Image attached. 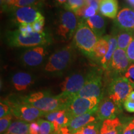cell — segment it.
<instances>
[{
	"label": "cell",
	"instance_id": "52a82bcc",
	"mask_svg": "<svg viewBox=\"0 0 134 134\" xmlns=\"http://www.w3.org/2000/svg\"><path fill=\"white\" fill-rule=\"evenodd\" d=\"M11 108V114L18 120L27 122H32L37 119L44 117L46 113H43L22 99L20 101H9L8 103Z\"/></svg>",
	"mask_w": 134,
	"mask_h": 134
},
{
	"label": "cell",
	"instance_id": "603a6c76",
	"mask_svg": "<svg viewBox=\"0 0 134 134\" xmlns=\"http://www.w3.org/2000/svg\"><path fill=\"white\" fill-rule=\"evenodd\" d=\"M116 38L118 48L126 50L130 42L134 38L133 32L121 30L117 34Z\"/></svg>",
	"mask_w": 134,
	"mask_h": 134
},
{
	"label": "cell",
	"instance_id": "5b68a950",
	"mask_svg": "<svg viewBox=\"0 0 134 134\" xmlns=\"http://www.w3.org/2000/svg\"><path fill=\"white\" fill-rule=\"evenodd\" d=\"M48 38L46 33L33 32L26 36L22 35L19 31H16L9 34L8 42L11 46L23 47H35L48 43Z\"/></svg>",
	"mask_w": 134,
	"mask_h": 134
},
{
	"label": "cell",
	"instance_id": "cb8c5ba5",
	"mask_svg": "<svg viewBox=\"0 0 134 134\" xmlns=\"http://www.w3.org/2000/svg\"><path fill=\"white\" fill-rule=\"evenodd\" d=\"M109 44L104 37L99 38L95 45L93 50V56L98 59L101 60L108 53Z\"/></svg>",
	"mask_w": 134,
	"mask_h": 134
},
{
	"label": "cell",
	"instance_id": "1f68e13d",
	"mask_svg": "<svg viewBox=\"0 0 134 134\" xmlns=\"http://www.w3.org/2000/svg\"><path fill=\"white\" fill-rule=\"evenodd\" d=\"M18 31H19V32L24 36H27V35L30 34L34 32L32 24H20L19 30H18Z\"/></svg>",
	"mask_w": 134,
	"mask_h": 134
},
{
	"label": "cell",
	"instance_id": "60d3db41",
	"mask_svg": "<svg viewBox=\"0 0 134 134\" xmlns=\"http://www.w3.org/2000/svg\"><path fill=\"white\" fill-rule=\"evenodd\" d=\"M133 124H132V122L130 124H129L128 125H127L123 129L121 134H133L132 133V130H133Z\"/></svg>",
	"mask_w": 134,
	"mask_h": 134
},
{
	"label": "cell",
	"instance_id": "836d02e7",
	"mask_svg": "<svg viewBox=\"0 0 134 134\" xmlns=\"http://www.w3.org/2000/svg\"><path fill=\"white\" fill-rule=\"evenodd\" d=\"M62 112V110H57V111L50 112V113L46 114V115H44V117L48 121L53 122L57 118H58L60 116Z\"/></svg>",
	"mask_w": 134,
	"mask_h": 134
},
{
	"label": "cell",
	"instance_id": "6da1fadb",
	"mask_svg": "<svg viewBox=\"0 0 134 134\" xmlns=\"http://www.w3.org/2000/svg\"><path fill=\"white\" fill-rule=\"evenodd\" d=\"M72 99L61 93L57 96H52L47 92L43 91L34 93L23 98L26 103L46 114L57 110H66Z\"/></svg>",
	"mask_w": 134,
	"mask_h": 134
},
{
	"label": "cell",
	"instance_id": "9c48e42d",
	"mask_svg": "<svg viewBox=\"0 0 134 134\" xmlns=\"http://www.w3.org/2000/svg\"><path fill=\"white\" fill-rule=\"evenodd\" d=\"M78 19L74 13L66 11L61 14L57 28L58 35L65 40H69L75 35L78 27Z\"/></svg>",
	"mask_w": 134,
	"mask_h": 134
},
{
	"label": "cell",
	"instance_id": "7c38bea8",
	"mask_svg": "<svg viewBox=\"0 0 134 134\" xmlns=\"http://www.w3.org/2000/svg\"><path fill=\"white\" fill-rule=\"evenodd\" d=\"M14 15L16 21L20 24H32L43 17L34 6L17 8L15 9Z\"/></svg>",
	"mask_w": 134,
	"mask_h": 134
},
{
	"label": "cell",
	"instance_id": "f6af8a7d",
	"mask_svg": "<svg viewBox=\"0 0 134 134\" xmlns=\"http://www.w3.org/2000/svg\"><path fill=\"white\" fill-rule=\"evenodd\" d=\"M132 124H133V130H132V133H133V134H134V120H133V121H132Z\"/></svg>",
	"mask_w": 134,
	"mask_h": 134
},
{
	"label": "cell",
	"instance_id": "d590c367",
	"mask_svg": "<svg viewBox=\"0 0 134 134\" xmlns=\"http://www.w3.org/2000/svg\"><path fill=\"white\" fill-rule=\"evenodd\" d=\"M97 12H98V11H97L94 8L86 4V9H85L84 18L86 19H88V18H91V17L95 16V15L96 14Z\"/></svg>",
	"mask_w": 134,
	"mask_h": 134
},
{
	"label": "cell",
	"instance_id": "2e32d148",
	"mask_svg": "<svg viewBox=\"0 0 134 134\" xmlns=\"http://www.w3.org/2000/svg\"><path fill=\"white\" fill-rule=\"evenodd\" d=\"M117 106L116 104L109 98L104 99L99 103L97 109L96 114L98 119L104 121L105 120L116 118L115 114Z\"/></svg>",
	"mask_w": 134,
	"mask_h": 134
},
{
	"label": "cell",
	"instance_id": "ffe728a7",
	"mask_svg": "<svg viewBox=\"0 0 134 134\" xmlns=\"http://www.w3.org/2000/svg\"><path fill=\"white\" fill-rule=\"evenodd\" d=\"M86 23L91 29L96 34L99 38L104 33L105 23L104 18L99 14L88 18L86 20Z\"/></svg>",
	"mask_w": 134,
	"mask_h": 134
},
{
	"label": "cell",
	"instance_id": "8fae6325",
	"mask_svg": "<svg viewBox=\"0 0 134 134\" xmlns=\"http://www.w3.org/2000/svg\"><path fill=\"white\" fill-rule=\"evenodd\" d=\"M93 113H87L74 117L70 120L66 126L60 130L61 134H75L83 127L96 120Z\"/></svg>",
	"mask_w": 134,
	"mask_h": 134
},
{
	"label": "cell",
	"instance_id": "83f0119b",
	"mask_svg": "<svg viewBox=\"0 0 134 134\" xmlns=\"http://www.w3.org/2000/svg\"><path fill=\"white\" fill-rule=\"evenodd\" d=\"M99 124L98 123L91 122L83 127L75 134H99L100 130H99Z\"/></svg>",
	"mask_w": 134,
	"mask_h": 134
},
{
	"label": "cell",
	"instance_id": "ab89813d",
	"mask_svg": "<svg viewBox=\"0 0 134 134\" xmlns=\"http://www.w3.org/2000/svg\"><path fill=\"white\" fill-rule=\"evenodd\" d=\"M86 4L94 8L98 11L99 6V0H89L86 1Z\"/></svg>",
	"mask_w": 134,
	"mask_h": 134
},
{
	"label": "cell",
	"instance_id": "ee69618b",
	"mask_svg": "<svg viewBox=\"0 0 134 134\" xmlns=\"http://www.w3.org/2000/svg\"><path fill=\"white\" fill-rule=\"evenodd\" d=\"M128 1L131 4H133L134 5V0H128Z\"/></svg>",
	"mask_w": 134,
	"mask_h": 134
},
{
	"label": "cell",
	"instance_id": "4dcf8cb0",
	"mask_svg": "<svg viewBox=\"0 0 134 134\" xmlns=\"http://www.w3.org/2000/svg\"><path fill=\"white\" fill-rule=\"evenodd\" d=\"M45 24V19L44 18L42 17L41 19H39L37 21L35 22L34 23H33L32 24V26L34 32H38V33H42L43 32V26H44Z\"/></svg>",
	"mask_w": 134,
	"mask_h": 134
},
{
	"label": "cell",
	"instance_id": "484cf974",
	"mask_svg": "<svg viewBox=\"0 0 134 134\" xmlns=\"http://www.w3.org/2000/svg\"><path fill=\"white\" fill-rule=\"evenodd\" d=\"M37 122L40 127V134H53L54 133V126L52 122L41 119H38Z\"/></svg>",
	"mask_w": 134,
	"mask_h": 134
},
{
	"label": "cell",
	"instance_id": "f546056e",
	"mask_svg": "<svg viewBox=\"0 0 134 134\" xmlns=\"http://www.w3.org/2000/svg\"><path fill=\"white\" fill-rule=\"evenodd\" d=\"M41 0H14L13 6L16 8L26 7V6H33L37 4Z\"/></svg>",
	"mask_w": 134,
	"mask_h": 134
},
{
	"label": "cell",
	"instance_id": "f35d334b",
	"mask_svg": "<svg viewBox=\"0 0 134 134\" xmlns=\"http://www.w3.org/2000/svg\"><path fill=\"white\" fill-rule=\"evenodd\" d=\"M125 109L129 113H134V101L127 99L124 103Z\"/></svg>",
	"mask_w": 134,
	"mask_h": 134
},
{
	"label": "cell",
	"instance_id": "e575fe53",
	"mask_svg": "<svg viewBox=\"0 0 134 134\" xmlns=\"http://www.w3.org/2000/svg\"><path fill=\"white\" fill-rule=\"evenodd\" d=\"M125 51L130 61L131 62H134V38L130 42Z\"/></svg>",
	"mask_w": 134,
	"mask_h": 134
},
{
	"label": "cell",
	"instance_id": "e0dca14e",
	"mask_svg": "<svg viewBox=\"0 0 134 134\" xmlns=\"http://www.w3.org/2000/svg\"><path fill=\"white\" fill-rule=\"evenodd\" d=\"M12 83L17 91H22L27 89L33 83L32 77L25 72H18L12 77Z\"/></svg>",
	"mask_w": 134,
	"mask_h": 134
},
{
	"label": "cell",
	"instance_id": "9a60e30c",
	"mask_svg": "<svg viewBox=\"0 0 134 134\" xmlns=\"http://www.w3.org/2000/svg\"><path fill=\"white\" fill-rule=\"evenodd\" d=\"M46 52L43 47L37 46L26 50L22 56L24 64L30 66H36L41 65L44 59Z\"/></svg>",
	"mask_w": 134,
	"mask_h": 134
},
{
	"label": "cell",
	"instance_id": "7402d4cb",
	"mask_svg": "<svg viewBox=\"0 0 134 134\" xmlns=\"http://www.w3.org/2000/svg\"><path fill=\"white\" fill-rule=\"evenodd\" d=\"M29 125L28 122L18 120L11 124L4 134H29Z\"/></svg>",
	"mask_w": 134,
	"mask_h": 134
},
{
	"label": "cell",
	"instance_id": "b9f144b4",
	"mask_svg": "<svg viewBox=\"0 0 134 134\" xmlns=\"http://www.w3.org/2000/svg\"><path fill=\"white\" fill-rule=\"evenodd\" d=\"M127 99L129 100H133V101H134V91H132L131 93H130L129 96H128Z\"/></svg>",
	"mask_w": 134,
	"mask_h": 134
},
{
	"label": "cell",
	"instance_id": "74e56055",
	"mask_svg": "<svg viewBox=\"0 0 134 134\" xmlns=\"http://www.w3.org/2000/svg\"><path fill=\"white\" fill-rule=\"evenodd\" d=\"M125 77L129 79L134 85V64L130 65L127 71L125 72Z\"/></svg>",
	"mask_w": 134,
	"mask_h": 134
},
{
	"label": "cell",
	"instance_id": "3957f363",
	"mask_svg": "<svg viewBox=\"0 0 134 134\" xmlns=\"http://www.w3.org/2000/svg\"><path fill=\"white\" fill-rule=\"evenodd\" d=\"M74 55V48L70 45L58 50L50 57L45 70L52 73L63 71L71 63Z\"/></svg>",
	"mask_w": 134,
	"mask_h": 134
},
{
	"label": "cell",
	"instance_id": "277c9868",
	"mask_svg": "<svg viewBox=\"0 0 134 134\" xmlns=\"http://www.w3.org/2000/svg\"><path fill=\"white\" fill-rule=\"evenodd\" d=\"M100 99L99 98H86L76 96L72 99L66 109V113L71 119L73 117L97 111Z\"/></svg>",
	"mask_w": 134,
	"mask_h": 134
},
{
	"label": "cell",
	"instance_id": "d4e9b609",
	"mask_svg": "<svg viewBox=\"0 0 134 134\" xmlns=\"http://www.w3.org/2000/svg\"><path fill=\"white\" fill-rule=\"evenodd\" d=\"M70 120V118L66 114V110H62L60 116L52 122L53 126H54L55 132H60L62 129L68 124Z\"/></svg>",
	"mask_w": 134,
	"mask_h": 134
},
{
	"label": "cell",
	"instance_id": "bcb514c9",
	"mask_svg": "<svg viewBox=\"0 0 134 134\" xmlns=\"http://www.w3.org/2000/svg\"><path fill=\"white\" fill-rule=\"evenodd\" d=\"M89 1V0H86V1Z\"/></svg>",
	"mask_w": 134,
	"mask_h": 134
},
{
	"label": "cell",
	"instance_id": "30bf717a",
	"mask_svg": "<svg viewBox=\"0 0 134 134\" xmlns=\"http://www.w3.org/2000/svg\"><path fill=\"white\" fill-rule=\"evenodd\" d=\"M87 80L81 73H75L67 76L64 81L60 84L61 94L73 99L84 86Z\"/></svg>",
	"mask_w": 134,
	"mask_h": 134
},
{
	"label": "cell",
	"instance_id": "ac0fdd59",
	"mask_svg": "<svg viewBox=\"0 0 134 134\" xmlns=\"http://www.w3.org/2000/svg\"><path fill=\"white\" fill-rule=\"evenodd\" d=\"M118 8L117 0H99V9L104 16L114 19L117 16Z\"/></svg>",
	"mask_w": 134,
	"mask_h": 134
},
{
	"label": "cell",
	"instance_id": "4fadbf2b",
	"mask_svg": "<svg viewBox=\"0 0 134 134\" xmlns=\"http://www.w3.org/2000/svg\"><path fill=\"white\" fill-rule=\"evenodd\" d=\"M130 63L126 51L117 48L114 53L110 68L117 73H124L129 68Z\"/></svg>",
	"mask_w": 134,
	"mask_h": 134
},
{
	"label": "cell",
	"instance_id": "7bdbcfd3",
	"mask_svg": "<svg viewBox=\"0 0 134 134\" xmlns=\"http://www.w3.org/2000/svg\"><path fill=\"white\" fill-rule=\"evenodd\" d=\"M56 1L60 4H64V3L68 1V0H56Z\"/></svg>",
	"mask_w": 134,
	"mask_h": 134
},
{
	"label": "cell",
	"instance_id": "d6a6232c",
	"mask_svg": "<svg viewBox=\"0 0 134 134\" xmlns=\"http://www.w3.org/2000/svg\"><path fill=\"white\" fill-rule=\"evenodd\" d=\"M9 114H11V108L8 103L1 102L0 103V118H3Z\"/></svg>",
	"mask_w": 134,
	"mask_h": 134
},
{
	"label": "cell",
	"instance_id": "7a4b0ae2",
	"mask_svg": "<svg viewBox=\"0 0 134 134\" xmlns=\"http://www.w3.org/2000/svg\"><path fill=\"white\" fill-rule=\"evenodd\" d=\"M99 37L86 23L81 21L78 24L73 41L77 47L88 55H93V50Z\"/></svg>",
	"mask_w": 134,
	"mask_h": 134
},
{
	"label": "cell",
	"instance_id": "8d00e7d4",
	"mask_svg": "<svg viewBox=\"0 0 134 134\" xmlns=\"http://www.w3.org/2000/svg\"><path fill=\"white\" fill-rule=\"evenodd\" d=\"M29 134H40V127L37 121L30 123Z\"/></svg>",
	"mask_w": 134,
	"mask_h": 134
},
{
	"label": "cell",
	"instance_id": "4316f807",
	"mask_svg": "<svg viewBox=\"0 0 134 134\" xmlns=\"http://www.w3.org/2000/svg\"><path fill=\"white\" fill-rule=\"evenodd\" d=\"M86 4V0H68L65 7L74 13Z\"/></svg>",
	"mask_w": 134,
	"mask_h": 134
},
{
	"label": "cell",
	"instance_id": "5bb4252c",
	"mask_svg": "<svg viewBox=\"0 0 134 134\" xmlns=\"http://www.w3.org/2000/svg\"><path fill=\"white\" fill-rule=\"evenodd\" d=\"M115 23L120 30L127 31H134V11L130 8H125L117 14Z\"/></svg>",
	"mask_w": 134,
	"mask_h": 134
},
{
	"label": "cell",
	"instance_id": "d6986e66",
	"mask_svg": "<svg viewBox=\"0 0 134 134\" xmlns=\"http://www.w3.org/2000/svg\"><path fill=\"white\" fill-rule=\"evenodd\" d=\"M122 125L118 118L108 119L103 121L100 127L99 134H121Z\"/></svg>",
	"mask_w": 134,
	"mask_h": 134
},
{
	"label": "cell",
	"instance_id": "f1b7e54d",
	"mask_svg": "<svg viewBox=\"0 0 134 134\" xmlns=\"http://www.w3.org/2000/svg\"><path fill=\"white\" fill-rule=\"evenodd\" d=\"M12 117V114H9L3 118H0V133L1 134H4L7 131L11 124Z\"/></svg>",
	"mask_w": 134,
	"mask_h": 134
},
{
	"label": "cell",
	"instance_id": "8992f818",
	"mask_svg": "<svg viewBox=\"0 0 134 134\" xmlns=\"http://www.w3.org/2000/svg\"><path fill=\"white\" fill-rule=\"evenodd\" d=\"M134 89V85L125 77L114 79L109 87V96L117 105H120L127 99Z\"/></svg>",
	"mask_w": 134,
	"mask_h": 134
},
{
	"label": "cell",
	"instance_id": "44dd1931",
	"mask_svg": "<svg viewBox=\"0 0 134 134\" xmlns=\"http://www.w3.org/2000/svg\"><path fill=\"white\" fill-rule=\"evenodd\" d=\"M104 38L108 41L109 44V48L106 55L100 60V63L103 65V68L106 70H109L112 58L115 50L118 48L117 47V41L116 36H106Z\"/></svg>",
	"mask_w": 134,
	"mask_h": 134
},
{
	"label": "cell",
	"instance_id": "ba28073f",
	"mask_svg": "<svg viewBox=\"0 0 134 134\" xmlns=\"http://www.w3.org/2000/svg\"><path fill=\"white\" fill-rule=\"evenodd\" d=\"M103 96L102 78L97 73H90L84 86L78 93L77 96L80 98H96L101 99Z\"/></svg>",
	"mask_w": 134,
	"mask_h": 134
}]
</instances>
